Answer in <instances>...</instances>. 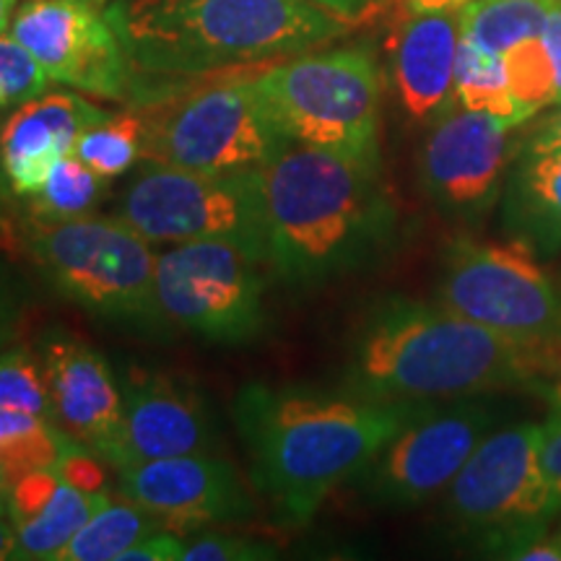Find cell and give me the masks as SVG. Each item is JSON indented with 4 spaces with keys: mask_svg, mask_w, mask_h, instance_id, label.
<instances>
[{
    "mask_svg": "<svg viewBox=\"0 0 561 561\" xmlns=\"http://www.w3.org/2000/svg\"><path fill=\"white\" fill-rule=\"evenodd\" d=\"M455 104L466 110L489 112V115L502 117V121L520 128L510 100L504 55L481 50L479 45L462 37L458 60H455Z\"/></svg>",
    "mask_w": 561,
    "mask_h": 561,
    "instance_id": "obj_25",
    "label": "cell"
},
{
    "mask_svg": "<svg viewBox=\"0 0 561 561\" xmlns=\"http://www.w3.org/2000/svg\"><path fill=\"white\" fill-rule=\"evenodd\" d=\"M263 257L234 242H182L157 261L167 325L210 343H244L265 325Z\"/></svg>",
    "mask_w": 561,
    "mask_h": 561,
    "instance_id": "obj_10",
    "label": "cell"
},
{
    "mask_svg": "<svg viewBox=\"0 0 561 561\" xmlns=\"http://www.w3.org/2000/svg\"><path fill=\"white\" fill-rule=\"evenodd\" d=\"M121 494L172 533L242 520L255 510L231 462L208 453L121 468Z\"/></svg>",
    "mask_w": 561,
    "mask_h": 561,
    "instance_id": "obj_15",
    "label": "cell"
},
{
    "mask_svg": "<svg viewBox=\"0 0 561 561\" xmlns=\"http://www.w3.org/2000/svg\"><path fill=\"white\" fill-rule=\"evenodd\" d=\"M117 219L151 244L234 242L265 261L261 170L219 174L151 164L123 193Z\"/></svg>",
    "mask_w": 561,
    "mask_h": 561,
    "instance_id": "obj_8",
    "label": "cell"
},
{
    "mask_svg": "<svg viewBox=\"0 0 561 561\" xmlns=\"http://www.w3.org/2000/svg\"><path fill=\"white\" fill-rule=\"evenodd\" d=\"M276 557V546L240 536H216V533L195 538L182 551V561H263Z\"/></svg>",
    "mask_w": 561,
    "mask_h": 561,
    "instance_id": "obj_32",
    "label": "cell"
},
{
    "mask_svg": "<svg viewBox=\"0 0 561 561\" xmlns=\"http://www.w3.org/2000/svg\"><path fill=\"white\" fill-rule=\"evenodd\" d=\"M164 530L151 512L133 502H107L70 538L58 561H121L140 538Z\"/></svg>",
    "mask_w": 561,
    "mask_h": 561,
    "instance_id": "obj_23",
    "label": "cell"
},
{
    "mask_svg": "<svg viewBox=\"0 0 561 561\" xmlns=\"http://www.w3.org/2000/svg\"><path fill=\"white\" fill-rule=\"evenodd\" d=\"M439 305L523 346L561 331V291L517 237L455 242L442 268Z\"/></svg>",
    "mask_w": 561,
    "mask_h": 561,
    "instance_id": "obj_9",
    "label": "cell"
},
{
    "mask_svg": "<svg viewBox=\"0 0 561 561\" xmlns=\"http://www.w3.org/2000/svg\"><path fill=\"white\" fill-rule=\"evenodd\" d=\"M91 3H100L102 5V0H91Z\"/></svg>",
    "mask_w": 561,
    "mask_h": 561,
    "instance_id": "obj_44",
    "label": "cell"
},
{
    "mask_svg": "<svg viewBox=\"0 0 561 561\" xmlns=\"http://www.w3.org/2000/svg\"><path fill=\"white\" fill-rule=\"evenodd\" d=\"M107 502V491L70 486L55 468H39L13 479L9 491L11 520L16 528L13 559L58 561L70 538Z\"/></svg>",
    "mask_w": 561,
    "mask_h": 561,
    "instance_id": "obj_20",
    "label": "cell"
},
{
    "mask_svg": "<svg viewBox=\"0 0 561 561\" xmlns=\"http://www.w3.org/2000/svg\"><path fill=\"white\" fill-rule=\"evenodd\" d=\"M515 130L502 117L460 104L437 117L419 157L421 182L430 198L447 214H483L515 159Z\"/></svg>",
    "mask_w": 561,
    "mask_h": 561,
    "instance_id": "obj_14",
    "label": "cell"
},
{
    "mask_svg": "<svg viewBox=\"0 0 561 561\" xmlns=\"http://www.w3.org/2000/svg\"><path fill=\"white\" fill-rule=\"evenodd\" d=\"M214 432L206 398L191 380L161 369H130L123 388V426L107 462L130 468L208 453Z\"/></svg>",
    "mask_w": 561,
    "mask_h": 561,
    "instance_id": "obj_16",
    "label": "cell"
},
{
    "mask_svg": "<svg viewBox=\"0 0 561 561\" xmlns=\"http://www.w3.org/2000/svg\"><path fill=\"white\" fill-rule=\"evenodd\" d=\"M468 0H398L405 16L409 13H437V11H460Z\"/></svg>",
    "mask_w": 561,
    "mask_h": 561,
    "instance_id": "obj_40",
    "label": "cell"
},
{
    "mask_svg": "<svg viewBox=\"0 0 561 561\" xmlns=\"http://www.w3.org/2000/svg\"><path fill=\"white\" fill-rule=\"evenodd\" d=\"M538 460H541L543 476L561 504V409L551 411L541 424V439H538Z\"/></svg>",
    "mask_w": 561,
    "mask_h": 561,
    "instance_id": "obj_34",
    "label": "cell"
},
{
    "mask_svg": "<svg viewBox=\"0 0 561 561\" xmlns=\"http://www.w3.org/2000/svg\"><path fill=\"white\" fill-rule=\"evenodd\" d=\"M11 37L55 83L115 102L136 96V70L100 3L26 0L13 16Z\"/></svg>",
    "mask_w": 561,
    "mask_h": 561,
    "instance_id": "obj_12",
    "label": "cell"
},
{
    "mask_svg": "<svg viewBox=\"0 0 561 561\" xmlns=\"http://www.w3.org/2000/svg\"><path fill=\"white\" fill-rule=\"evenodd\" d=\"M70 442L73 439H68L50 419L0 409V462L11 479L39 468H55Z\"/></svg>",
    "mask_w": 561,
    "mask_h": 561,
    "instance_id": "obj_24",
    "label": "cell"
},
{
    "mask_svg": "<svg viewBox=\"0 0 561 561\" xmlns=\"http://www.w3.org/2000/svg\"><path fill=\"white\" fill-rule=\"evenodd\" d=\"M55 471L60 473L62 481L76 489L102 491L104 486V471L100 462H96V455L83 450L76 442H70L66 450H62L60 460L55 462Z\"/></svg>",
    "mask_w": 561,
    "mask_h": 561,
    "instance_id": "obj_33",
    "label": "cell"
},
{
    "mask_svg": "<svg viewBox=\"0 0 561 561\" xmlns=\"http://www.w3.org/2000/svg\"><path fill=\"white\" fill-rule=\"evenodd\" d=\"M0 409L37 413L50 419V390H47L42 359L30 348L0 351Z\"/></svg>",
    "mask_w": 561,
    "mask_h": 561,
    "instance_id": "obj_29",
    "label": "cell"
},
{
    "mask_svg": "<svg viewBox=\"0 0 561 561\" xmlns=\"http://www.w3.org/2000/svg\"><path fill=\"white\" fill-rule=\"evenodd\" d=\"M261 182L265 263L286 284L359 268L392 240L396 208L375 170L294 140L263 167Z\"/></svg>",
    "mask_w": 561,
    "mask_h": 561,
    "instance_id": "obj_2",
    "label": "cell"
},
{
    "mask_svg": "<svg viewBox=\"0 0 561 561\" xmlns=\"http://www.w3.org/2000/svg\"><path fill=\"white\" fill-rule=\"evenodd\" d=\"M11 483H13V479H11V473L5 471V466L3 462H0V500H9V491H11Z\"/></svg>",
    "mask_w": 561,
    "mask_h": 561,
    "instance_id": "obj_43",
    "label": "cell"
},
{
    "mask_svg": "<svg viewBox=\"0 0 561 561\" xmlns=\"http://www.w3.org/2000/svg\"><path fill=\"white\" fill-rule=\"evenodd\" d=\"M541 424L491 430L447 486V512L468 528L541 520L559 507L541 460Z\"/></svg>",
    "mask_w": 561,
    "mask_h": 561,
    "instance_id": "obj_13",
    "label": "cell"
},
{
    "mask_svg": "<svg viewBox=\"0 0 561 561\" xmlns=\"http://www.w3.org/2000/svg\"><path fill=\"white\" fill-rule=\"evenodd\" d=\"M104 13L144 79L276 62L351 30L310 0H112Z\"/></svg>",
    "mask_w": 561,
    "mask_h": 561,
    "instance_id": "obj_3",
    "label": "cell"
},
{
    "mask_svg": "<svg viewBox=\"0 0 561 561\" xmlns=\"http://www.w3.org/2000/svg\"><path fill=\"white\" fill-rule=\"evenodd\" d=\"M30 250L47 284L70 305L144 331L167 325L157 299L159 255L117 216L39 221Z\"/></svg>",
    "mask_w": 561,
    "mask_h": 561,
    "instance_id": "obj_7",
    "label": "cell"
},
{
    "mask_svg": "<svg viewBox=\"0 0 561 561\" xmlns=\"http://www.w3.org/2000/svg\"><path fill=\"white\" fill-rule=\"evenodd\" d=\"M507 227L530 248L561 250V149L523 153L507 185Z\"/></svg>",
    "mask_w": 561,
    "mask_h": 561,
    "instance_id": "obj_21",
    "label": "cell"
},
{
    "mask_svg": "<svg viewBox=\"0 0 561 561\" xmlns=\"http://www.w3.org/2000/svg\"><path fill=\"white\" fill-rule=\"evenodd\" d=\"M421 405L250 382L237 392L234 424L255 489L286 523L301 525L339 483L356 479Z\"/></svg>",
    "mask_w": 561,
    "mask_h": 561,
    "instance_id": "obj_1",
    "label": "cell"
},
{
    "mask_svg": "<svg viewBox=\"0 0 561 561\" xmlns=\"http://www.w3.org/2000/svg\"><path fill=\"white\" fill-rule=\"evenodd\" d=\"M16 549V528L11 520L9 500H0V559H13Z\"/></svg>",
    "mask_w": 561,
    "mask_h": 561,
    "instance_id": "obj_41",
    "label": "cell"
},
{
    "mask_svg": "<svg viewBox=\"0 0 561 561\" xmlns=\"http://www.w3.org/2000/svg\"><path fill=\"white\" fill-rule=\"evenodd\" d=\"M541 42L549 53L553 68V83H557V104H561V0H551V9L546 13ZM553 104V107H557Z\"/></svg>",
    "mask_w": 561,
    "mask_h": 561,
    "instance_id": "obj_37",
    "label": "cell"
},
{
    "mask_svg": "<svg viewBox=\"0 0 561 561\" xmlns=\"http://www.w3.org/2000/svg\"><path fill=\"white\" fill-rule=\"evenodd\" d=\"M16 0H0V34H5L11 30L13 16H16Z\"/></svg>",
    "mask_w": 561,
    "mask_h": 561,
    "instance_id": "obj_42",
    "label": "cell"
},
{
    "mask_svg": "<svg viewBox=\"0 0 561 561\" xmlns=\"http://www.w3.org/2000/svg\"><path fill=\"white\" fill-rule=\"evenodd\" d=\"M146 121L140 112H121L89 125L76 140L73 153L100 178L115 180L144 159Z\"/></svg>",
    "mask_w": 561,
    "mask_h": 561,
    "instance_id": "obj_26",
    "label": "cell"
},
{
    "mask_svg": "<svg viewBox=\"0 0 561 561\" xmlns=\"http://www.w3.org/2000/svg\"><path fill=\"white\" fill-rule=\"evenodd\" d=\"M39 359L50 390V421L68 439L107 462L123 426V388L107 356L83 339L50 331Z\"/></svg>",
    "mask_w": 561,
    "mask_h": 561,
    "instance_id": "obj_17",
    "label": "cell"
},
{
    "mask_svg": "<svg viewBox=\"0 0 561 561\" xmlns=\"http://www.w3.org/2000/svg\"><path fill=\"white\" fill-rule=\"evenodd\" d=\"M504 68H507L510 100L517 125L528 123L541 110L557 104L553 68L541 37L525 39L504 53Z\"/></svg>",
    "mask_w": 561,
    "mask_h": 561,
    "instance_id": "obj_28",
    "label": "cell"
},
{
    "mask_svg": "<svg viewBox=\"0 0 561 561\" xmlns=\"http://www.w3.org/2000/svg\"><path fill=\"white\" fill-rule=\"evenodd\" d=\"M144 159L195 172H257L294 140L278 128L252 76L180 91L164 87L144 104Z\"/></svg>",
    "mask_w": 561,
    "mask_h": 561,
    "instance_id": "obj_6",
    "label": "cell"
},
{
    "mask_svg": "<svg viewBox=\"0 0 561 561\" xmlns=\"http://www.w3.org/2000/svg\"><path fill=\"white\" fill-rule=\"evenodd\" d=\"M182 551H185V543L172 530H159L133 543L121 561H178L182 559Z\"/></svg>",
    "mask_w": 561,
    "mask_h": 561,
    "instance_id": "obj_35",
    "label": "cell"
},
{
    "mask_svg": "<svg viewBox=\"0 0 561 561\" xmlns=\"http://www.w3.org/2000/svg\"><path fill=\"white\" fill-rule=\"evenodd\" d=\"M104 182L107 180L70 151L55 161L45 185L37 195H32L34 216H39V221H68L87 216L89 208L100 203Z\"/></svg>",
    "mask_w": 561,
    "mask_h": 561,
    "instance_id": "obj_27",
    "label": "cell"
},
{
    "mask_svg": "<svg viewBox=\"0 0 561 561\" xmlns=\"http://www.w3.org/2000/svg\"><path fill=\"white\" fill-rule=\"evenodd\" d=\"M460 11L409 13L392 37V81L405 115L434 123L455 107Z\"/></svg>",
    "mask_w": 561,
    "mask_h": 561,
    "instance_id": "obj_19",
    "label": "cell"
},
{
    "mask_svg": "<svg viewBox=\"0 0 561 561\" xmlns=\"http://www.w3.org/2000/svg\"><path fill=\"white\" fill-rule=\"evenodd\" d=\"M551 0H468L460 9L462 39L504 55L525 39L541 37Z\"/></svg>",
    "mask_w": 561,
    "mask_h": 561,
    "instance_id": "obj_22",
    "label": "cell"
},
{
    "mask_svg": "<svg viewBox=\"0 0 561 561\" xmlns=\"http://www.w3.org/2000/svg\"><path fill=\"white\" fill-rule=\"evenodd\" d=\"M310 3L333 13L335 19L346 21L348 26H362L388 11L392 0H310Z\"/></svg>",
    "mask_w": 561,
    "mask_h": 561,
    "instance_id": "obj_36",
    "label": "cell"
},
{
    "mask_svg": "<svg viewBox=\"0 0 561 561\" xmlns=\"http://www.w3.org/2000/svg\"><path fill=\"white\" fill-rule=\"evenodd\" d=\"M551 149H561V104H557V110H553L549 117H543V121L538 123V128L530 133L528 149L525 151H551Z\"/></svg>",
    "mask_w": 561,
    "mask_h": 561,
    "instance_id": "obj_38",
    "label": "cell"
},
{
    "mask_svg": "<svg viewBox=\"0 0 561 561\" xmlns=\"http://www.w3.org/2000/svg\"><path fill=\"white\" fill-rule=\"evenodd\" d=\"M50 76L13 37L0 34V110L21 107L47 91Z\"/></svg>",
    "mask_w": 561,
    "mask_h": 561,
    "instance_id": "obj_30",
    "label": "cell"
},
{
    "mask_svg": "<svg viewBox=\"0 0 561 561\" xmlns=\"http://www.w3.org/2000/svg\"><path fill=\"white\" fill-rule=\"evenodd\" d=\"M525 346L442 305L385 299L351 343L346 390L369 401L439 403L523 388Z\"/></svg>",
    "mask_w": 561,
    "mask_h": 561,
    "instance_id": "obj_4",
    "label": "cell"
},
{
    "mask_svg": "<svg viewBox=\"0 0 561 561\" xmlns=\"http://www.w3.org/2000/svg\"><path fill=\"white\" fill-rule=\"evenodd\" d=\"M496 413L473 398L424 403L356 476L362 494L382 507H413L453 483Z\"/></svg>",
    "mask_w": 561,
    "mask_h": 561,
    "instance_id": "obj_11",
    "label": "cell"
},
{
    "mask_svg": "<svg viewBox=\"0 0 561 561\" xmlns=\"http://www.w3.org/2000/svg\"><path fill=\"white\" fill-rule=\"evenodd\" d=\"M551 411L561 409V331L525 346V382Z\"/></svg>",
    "mask_w": 561,
    "mask_h": 561,
    "instance_id": "obj_31",
    "label": "cell"
},
{
    "mask_svg": "<svg viewBox=\"0 0 561 561\" xmlns=\"http://www.w3.org/2000/svg\"><path fill=\"white\" fill-rule=\"evenodd\" d=\"M252 81L291 140L377 172L382 76L367 47L291 55Z\"/></svg>",
    "mask_w": 561,
    "mask_h": 561,
    "instance_id": "obj_5",
    "label": "cell"
},
{
    "mask_svg": "<svg viewBox=\"0 0 561 561\" xmlns=\"http://www.w3.org/2000/svg\"><path fill=\"white\" fill-rule=\"evenodd\" d=\"M96 104L79 94H42L13 110L0 130V167L11 193L32 198L45 185L55 161L73 151L89 125L107 117Z\"/></svg>",
    "mask_w": 561,
    "mask_h": 561,
    "instance_id": "obj_18",
    "label": "cell"
},
{
    "mask_svg": "<svg viewBox=\"0 0 561 561\" xmlns=\"http://www.w3.org/2000/svg\"><path fill=\"white\" fill-rule=\"evenodd\" d=\"M16 320H19L16 294H13L9 280L0 276V351H3L5 343L11 341Z\"/></svg>",
    "mask_w": 561,
    "mask_h": 561,
    "instance_id": "obj_39",
    "label": "cell"
}]
</instances>
